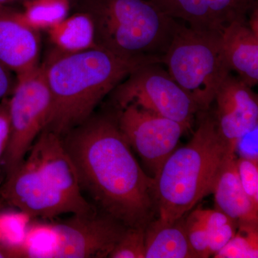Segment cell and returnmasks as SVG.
<instances>
[{
	"instance_id": "obj_1",
	"label": "cell",
	"mask_w": 258,
	"mask_h": 258,
	"mask_svg": "<svg viewBox=\"0 0 258 258\" xmlns=\"http://www.w3.org/2000/svg\"><path fill=\"white\" fill-rule=\"evenodd\" d=\"M62 138L81 190L125 227H147L157 209L154 178L139 166L115 116L92 115Z\"/></svg>"
},
{
	"instance_id": "obj_2",
	"label": "cell",
	"mask_w": 258,
	"mask_h": 258,
	"mask_svg": "<svg viewBox=\"0 0 258 258\" xmlns=\"http://www.w3.org/2000/svg\"><path fill=\"white\" fill-rule=\"evenodd\" d=\"M160 61L122 58L101 47L67 52L55 49L42 64L51 97L43 130L63 137L87 120L100 102L140 66Z\"/></svg>"
},
{
	"instance_id": "obj_3",
	"label": "cell",
	"mask_w": 258,
	"mask_h": 258,
	"mask_svg": "<svg viewBox=\"0 0 258 258\" xmlns=\"http://www.w3.org/2000/svg\"><path fill=\"white\" fill-rule=\"evenodd\" d=\"M3 198L32 218L94 212L82 195L72 161L58 134L43 130L7 180Z\"/></svg>"
},
{
	"instance_id": "obj_4",
	"label": "cell",
	"mask_w": 258,
	"mask_h": 258,
	"mask_svg": "<svg viewBox=\"0 0 258 258\" xmlns=\"http://www.w3.org/2000/svg\"><path fill=\"white\" fill-rule=\"evenodd\" d=\"M200 113L189 143L171 153L154 177L156 207L159 218L166 222L184 217L212 194L222 164L235 153L219 134L210 109Z\"/></svg>"
},
{
	"instance_id": "obj_5",
	"label": "cell",
	"mask_w": 258,
	"mask_h": 258,
	"mask_svg": "<svg viewBox=\"0 0 258 258\" xmlns=\"http://www.w3.org/2000/svg\"><path fill=\"white\" fill-rule=\"evenodd\" d=\"M88 14L97 46L122 58L161 63L180 25L149 0H93Z\"/></svg>"
},
{
	"instance_id": "obj_6",
	"label": "cell",
	"mask_w": 258,
	"mask_h": 258,
	"mask_svg": "<svg viewBox=\"0 0 258 258\" xmlns=\"http://www.w3.org/2000/svg\"><path fill=\"white\" fill-rule=\"evenodd\" d=\"M222 34L198 31L180 23L162 57L161 64L198 112L210 109L217 90L231 73L224 55Z\"/></svg>"
},
{
	"instance_id": "obj_7",
	"label": "cell",
	"mask_w": 258,
	"mask_h": 258,
	"mask_svg": "<svg viewBox=\"0 0 258 258\" xmlns=\"http://www.w3.org/2000/svg\"><path fill=\"white\" fill-rule=\"evenodd\" d=\"M51 97L42 66L18 76L9 100L10 135L3 161L7 176L20 166L46 125Z\"/></svg>"
},
{
	"instance_id": "obj_8",
	"label": "cell",
	"mask_w": 258,
	"mask_h": 258,
	"mask_svg": "<svg viewBox=\"0 0 258 258\" xmlns=\"http://www.w3.org/2000/svg\"><path fill=\"white\" fill-rule=\"evenodd\" d=\"M161 63L140 66L112 91L118 110L133 104L191 128L198 108Z\"/></svg>"
},
{
	"instance_id": "obj_9",
	"label": "cell",
	"mask_w": 258,
	"mask_h": 258,
	"mask_svg": "<svg viewBox=\"0 0 258 258\" xmlns=\"http://www.w3.org/2000/svg\"><path fill=\"white\" fill-rule=\"evenodd\" d=\"M115 118L129 146L154 176L187 130L175 120L133 104L118 110Z\"/></svg>"
},
{
	"instance_id": "obj_10",
	"label": "cell",
	"mask_w": 258,
	"mask_h": 258,
	"mask_svg": "<svg viewBox=\"0 0 258 258\" xmlns=\"http://www.w3.org/2000/svg\"><path fill=\"white\" fill-rule=\"evenodd\" d=\"M55 225L57 242L52 258L108 257L127 228L109 215L95 211L74 215Z\"/></svg>"
},
{
	"instance_id": "obj_11",
	"label": "cell",
	"mask_w": 258,
	"mask_h": 258,
	"mask_svg": "<svg viewBox=\"0 0 258 258\" xmlns=\"http://www.w3.org/2000/svg\"><path fill=\"white\" fill-rule=\"evenodd\" d=\"M167 16L198 31L222 32L234 23H247L257 0H149Z\"/></svg>"
},
{
	"instance_id": "obj_12",
	"label": "cell",
	"mask_w": 258,
	"mask_h": 258,
	"mask_svg": "<svg viewBox=\"0 0 258 258\" xmlns=\"http://www.w3.org/2000/svg\"><path fill=\"white\" fill-rule=\"evenodd\" d=\"M215 101L217 107L213 115L217 130L235 151L237 139L258 125L257 95L237 76L230 74L217 90Z\"/></svg>"
},
{
	"instance_id": "obj_13",
	"label": "cell",
	"mask_w": 258,
	"mask_h": 258,
	"mask_svg": "<svg viewBox=\"0 0 258 258\" xmlns=\"http://www.w3.org/2000/svg\"><path fill=\"white\" fill-rule=\"evenodd\" d=\"M40 50L39 30L22 13L0 8V62L20 76L39 66Z\"/></svg>"
},
{
	"instance_id": "obj_14",
	"label": "cell",
	"mask_w": 258,
	"mask_h": 258,
	"mask_svg": "<svg viewBox=\"0 0 258 258\" xmlns=\"http://www.w3.org/2000/svg\"><path fill=\"white\" fill-rule=\"evenodd\" d=\"M235 153L228 155L212 187L215 209L237 222V226L258 223V205L245 193L236 166Z\"/></svg>"
},
{
	"instance_id": "obj_15",
	"label": "cell",
	"mask_w": 258,
	"mask_h": 258,
	"mask_svg": "<svg viewBox=\"0 0 258 258\" xmlns=\"http://www.w3.org/2000/svg\"><path fill=\"white\" fill-rule=\"evenodd\" d=\"M222 45L231 72L249 87L258 83V35L247 23H234L222 32Z\"/></svg>"
},
{
	"instance_id": "obj_16",
	"label": "cell",
	"mask_w": 258,
	"mask_h": 258,
	"mask_svg": "<svg viewBox=\"0 0 258 258\" xmlns=\"http://www.w3.org/2000/svg\"><path fill=\"white\" fill-rule=\"evenodd\" d=\"M168 222L158 218L145 227V258H195L184 218Z\"/></svg>"
},
{
	"instance_id": "obj_17",
	"label": "cell",
	"mask_w": 258,
	"mask_h": 258,
	"mask_svg": "<svg viewBox=\"0 0 258 258\" xmlns=\"http://www.w3.org/2000/svg\"><path fill=\"white\" fill-rule=\"evenodd\" d=\"M47 30L56 49L62 52H79L98 47L93 20L88 13L66 18Z\"/></svg>"
},
{
	"instance_id": "obj_18",
	"label": "cell",
	"mask_w": 258,
	"mask_h": 258,
	"mask_svg": "<svg viewBox=\"0 0 258 258\" xmlns=\"http://www.w3.org/2000/svg\"><path fill=\"white\" fill-rule=\"evenodd\" d=\"M24 5V20L37 30H47L60 23L69 10V0H31Z\"/></svg>"
},
{
	"instance_id": "obj_19",
	"label": "cell",
	"mask_w": 258,
	"mask_h": 258,
	"mask_svg": "<svg viewBox=\"0 0 258 258\" xmlns=\"http://www.w3.org/2000/svg\"><path fill=\"white\" fill-rule=\"evenodd\" d=\"M57 242L55 223H30L20 249V256L29 258H52Z\"/></svg>"
},
{
	"instance_id": "obj_20",
	"label": "cell",
	"mask_w": 258,
	"mask_h": 258,
	"mask_svg": "<svg viewBox=\"0 0 258 258\" xmlns=\"http://www.w3.org/2000/svg\"><path fill=\"white\" fill-rule=\"evenodd\" d=\"M32 217L21 210L0 213V246L14 257H21L23 246Z\"/></svg>"
},
{
	"instance_id": "obj_21",
	"label": "cell",
	"mask_w": 258,
	"mask_h": 258,
	"mask_svg": "<svg viewBox=\"0 0 258 258\" xmlns=\"http://www.w3.org/2000/svg\"><path fill=\"white\" fill-rule=\"evenodd\" d=\"M199 210L208 229L210 256L215 255L235 235L237 222L216 209Z\"/></svg>"
},
{
	"instance_id": "obj_22",
	"label": "cell",
	"mask_w": 258,
	"mask_h": 258,
	"mask_svg": "<svg viewBox=\"0 0 258 258\" xmlns=\"http://www.w3.org/2000/svg\"><path fill=\"white\" fill-rule=\"evenodd\" d=\"M238 231L220 251L216 258L258 257L257 224L237 226Z\"/></svg>"
},
{
	"instance_id": "obj_23",
	"label": "cell",
	"mask_w": 258,
	"mask_h": 258,
	"mask_svg": "<svg viewBox=\"0 0 258 258\" xmlns=\"http://www.w3.org/2000/svg\"><path fill=\"white\" fill-rule=\"evenodd\" d=\"M108 257L145 258V227H127Z\"/></svg>"
},
{
	"instance_id": "obj_24",
	"label": "cell",
	"mask_w": 258,
	"mask_h": 258,
	"mask_svg": "<svg viewBox=\"0 0 258 258\" xmlns=\"http://www.w3.org/2000/svg\"><path fill=\"white\" fill-rule=\"evenodd\" d=\"M186 234L190 247L197 257H210L209 251V233L199 209L185 220Z\"/></svg>"
},
{
	"instance_id": "obj_25",
	"label": "cell",
	"mask_w": 258,
	"mask_h": 258,
	"mask_svg": "<svg viewBox=\"0 0 258 258\" xmlns=\"http://www.w3.org/2000/svg\"><path fill=\"white\" fill-rule=\"evenodd\" d=\"M236 166L244 191L258 205V160L237 157Z\"/></svg>"
},
{
	"instance_id": "obj_26",
	"label": "cell",
	"mask_w": 258,
	"mask_h": 258,
	"mask_svg": "<svg viewBox=\"0 0 258 258\" xmlns=\"http://www.w3.org/2000/svg\"><path fill=\"white\" fill-rule=\"evenodd\" d=\"M235 154L242 159L258 160V125L237 139Z\"/></svg>"
},
{
	"instance_id": "obj_27",
	"label": "cell",
	"mask_w": 258,
	"mask_h": 258,
	"mask_svg": "<svg viewBox=\"0 0 258 258\" xmlns=\"http://www.w3.org/2000/svg\"><path fill=\"white\" fill-rule=\"evenodd\" d=\"M10 135L9 100L4 98L0 103V163L8 147Z\"/></svg>"
},
{
	"instance_id": "obj_28",
	"label": "cell",
	"mask_w": 258,
	"mask_h": 258,
	"mask_svg": "<svg viewBox=\"0 0 258 258\" xmlns=\"http://www.w3.org/2000/svg\"><path fill=\"white\" fill-rule=\"evenodd\" d=\"M10 70L0 62V100L4 99L7 95L15 87L13 84Z\"/></svg>"
},
{
	"instance_id": "obj_29",
	"label": "cell",
	"mask_w": 258,
	"mask_h": 258,
	"mask_svg": "<svg viewBox=\"0 0 258 258\" xmlns=\"http://www.w3.org/2000/svg\"><path fill=\"white\" fill-rule=\"evenodd\" d=\"M247 24L252 31L258 35V7L254 8L249 15Z\"/></svg>"
},
{
	"instance_id": "obj_30",
	"label": "cell",
	"mask_w": 258,
	"mask_h": 258,
	"mask_svg": "<svg viewBox=\"0 0 258 258\" xmlns=\"http://www.w3.org/2000/svg\"><path fill=\"white\" fill-rule=\"evenodd\" d=\"M14 257L13 254L11 253L8 249L4 248V247L0 246V258H9Z\"/></svg>"
},
{
	"instance_id": "obj_31",
	"label": "cell",
	"mask_w": 258,
	"mask_h": 258,
	"mask_svg": "<svg viewBox=\"0 0 258 258\" xmlns=\"http://www.w3.org/2000/svg\"><path fill=\"white\" fill-rule=\"evenodd\" d=\"M10 0H0V8H3V5L10 3Z\"/></svg>"
},
{
	"instance_id": "obj_32",
	"label": "cell",
	"mask_w": 258,
	"mask_h": 258,
	"mask_svg": "<svg viewBox=\"0 0 258 258\" xmlns=\"http://www.w3.org/2000/svg\"><path fill=\"white\" fill-rule=\"evenodd\" d=\"M31 1V0H10V2H21V3H27V2Z\"/></svg>"
}]
</instances>
